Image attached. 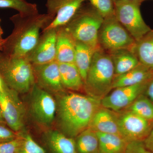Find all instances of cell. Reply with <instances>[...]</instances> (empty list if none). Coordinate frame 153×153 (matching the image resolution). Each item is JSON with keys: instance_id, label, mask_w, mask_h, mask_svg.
Masks as SVG:
<instances>
[{"instance_id": "1", "label": "cell", "mask_w": 153, "mask_h": 153, "mask_svg": "<svg viewBox=\"0 0 153 153\" xmlns=\"http://www.w3.org/2000/svg\"><path fill=\"white\" fill-rule=\"evenodd\" d=\"M59 94L56 114L59 131L74 138L88 128L96 112L101 107L100 100L74 92Z\"/></svg>"}, {"instance_id": "2", "label": "cell", "mask_w": 153, "mask_h": 153, "mask_svg": "<svg viewBox=\"0 0 153 153\" xmlns=\"http://www.w3.org/2000/svg\"><path fill=\"white\" fill-rule=\"evenodd\" d=\"M54 18L48 13L14 15L10 19L14 27L5 39L1 51L12 57H26L36 46L40 30H44Z\"/></svg>"}, {"instance_id": "3", "label": "cell", "mask_w": 153, "mask_h": 153, "mask_svg": "<svg viewBox=\"0 0 153 153\" xmlns=\"http://www.w3.org/2000/svg\"><path fill=\"white\" fill-rule=\"evenodd\" d=\"M114 77V67L110 56L100 48L94 54L84 89L88 95L100 100L112 89Z\"/></svg>"}, {"instance_id": "4", "label": "cell", "mask_w": 153, "mask_h": 153, "mask_svg": "<svg viewBox=\"0 0 153 153\" xmlns=\"http://www.w3.org/2000/svg\"><path fill=\"white\" fill-rule=\"evenodd\" d=\"M103 19L90 4H83L64 27L74 41L87 45L96 51L100 49L98 35Z\"/></svg>"}, {"instance_id": "5", "label": "cell", "mask_w": 153, "mask_h": 153, "mask_svg": "<svg viewBox=\"0 0 153 153\" xmlns=\"http://www.w3.org/2000/svg\"><path fill=\"white\" fill-rule=\"evenodd\" d=\"M0 76L17 93L30 92L36 83L33 65L26 57H12L0 52Z\"/></svg>"}, {"instance_id": "6", "label": "cell", "mask_w": 153, "mask_h": 153, "mask_svg": "<svg viewBox=\"0 0 153 153\" xmlns=\"http://www.w3.org/2000/svg\"><path fill=\"white\" fill-rule=\"evenodd\" d=\"M98 42L101 49L109 52L119 49L132 50L136 41L118 21L114 14L103 19L99 31Z\"/></svg>"}, {"instance_id": "7", "label": "cell", "mask_w": 153, "mask_h": 153, "mask_svg": "<svg viewBox=\"0 0 153 153\" xmlns=\"http://www.w3.org/2000/svg\"><path fill=\"white\" fill-rule=\"evenodd\" d=\"M114 3L116 18L136 41H139L152 30L142 16L140 10L141 3L122 1Z\"/></svg>"}, {"instance_id": "8", "label": "cell", "mask_w": 153, "mask_h": 153, "mask_svg": "<svg viewBox=\"0 0 153 153\" xmlns=\"http://www.w3.org/2000/svg\"><path fill=\"white\" fill-rule=\"evenodd\" d=\"M30 91V110L33 118L44 126L51 125L56 117V101L50 93L36 83Z\"/></svg>"}, {"instance_id": "9", "label": "cell", "mask_w": 153, "mask_h": 153, "mask_svg": "<svg viewBox=\"0 0 153 153\" xmlns=\"http://www.w3.org/2000/svg\"><path fill=\"white\" fill-rule=\"evenodd\" d=\"M18 94L6 84L4 89L0 91V105L6 125L19 133L25 125L26 109Z\"/></svg>"}, {"instance_id": "10", "label": "cell", "mask_w": 153, "mask_h": 153, "mask_svg": "<svg viewBox=\"0 0 153 153\" xmlns=\"http://www.w3.org/2000/svg\"><path fill=\"white\" fill-rule=\"evenodd\" d=\"M117 115L118 123L121 135L129 142L143 141L153 127V120L146 119L128 111Z\"/></svg>"}, {"instance_id": "11", "label": "cell", "mask_w": 153, "mask_h": 153, "mask_svg": "<svg viewBox=\"0 0 153 153\" xmlns=\"http://www.w3.org/2000/svg\"><path fill=\"white\" fill-rule=\"evenodd\" d=\"M149 81L114 88L111 93L100 100L101 106L114 112L126 109L140 95L144 94Z\"/></svg>"}, {"instance_id": "12", "label": "cell", "mask_w": 153, "mask_h": 153, "mask_svg": "<svg viewBox=\"0 0 153 153\" xmlns=\"http://www.w3.org/2000/svg\"><path fill=\"white\" fill-rule=\"evenodd\" d=\"M87 0H47V13L54 19L44 30L64 27L70 22Z\"/></svg>"}, {"instance_id": "13", "label": "cell", "mask_w": 153, "mask_h": 153, "mask_svg": "<svg viewBox=\"0 0 153 153\" xmlns=\"http://www.w3.org/2000/svg\"><path fill=\"white\" fill-rule=\"evenodd\" d=\"M57 29L42 31L36 46L26 56L33 65H42L56 60Z\"/></svg>"}, {"instance_id": "14", "label": "cell", "mask_w": 153, "mask_h": 153, "mask_svg": "<svg viewBox=\"0 0 153 153\" xmlns=\"http://www.w3.org/2000/svg\"><path fill=\"white\" fill-rule=\"evenodd\" d=\"M36 83L49 93L64 92L60 78L59 64L56 60L42 65H33Z\"/></svg>"}, {"instance_id": "15", "label": "cell", "mask_w": 153, "mask_h": 153, "mask_svg": "<svg viewBox=\"0 0 153 153\" xmlns=\"http://www.w3.org/2000/svg\"><path fill=\"white\" fill-rule=\"evenodd\" d=\"M88 128L97 132L121 136L118 123L117 115L112 111L102 106L96 112Z\"/></svg>"}, {"instance_id": "16", "label": "cell", "mask_w": 153, "mask_h": 153, "mask_svg": "<svg viewBox=\"0 0 153 153\" xmlns=\"http://www.w3.org/2000/svg\"><path fill=\"white\" fill-rule=\"evenodd\" d=\"M56 49L58 63H74L75 41L64 27L57 28Z\"/></svg>"}, {"instance_id": "17", "label": "cell", "mask_w": 153, "mask_h": 153, "mask_svg": "<svg viewBox=\"0 0 153 153\" xmlns=\"http://www.w3.org/2000/svg\"><path fill=\"white\" fill-rule=\"evenodd\" d=\"M153 78V70L140 63L133 69L121 75L115 76L112 88L136 85Z\"/></svg>"}, {"instance_id": "18", "label": "cell", "mask_w": 153, "mask_h": 153, "mask_svg": "<svg viewBox=\"0 0 153 153\" xmlns=\"http://www.w3.org/2000/svg\"><path fill=\"white\" fill-rule=\"evenodd\" d=\"M108 53L113 64L114 76L128 72L140 63L136 55L131 49H117Z\"/></svg>"}, {"instance_id": "19", "label": "cell", "mask_w": 153, "mask_h": 153, "mask_svg": "<svg viewBox=\"0 0 153 153\" xmlns=\"http://www.w3.org/2000/svg\"><path fill=\"white\" fill-rule=\"evenodd\" d=\"M45 137L47 146L52 153H77L74 138L59 131H49Z\"/></svg>"}, {"instance_id": "20", "label": "cell", "mask_w": 153, "mask_h": 153, "mask_svg": "<svg viewBox=\"0 0 153 153\" xmlns=\"http://www.w3.org/2000/svg\"><path fill=\"white\" fill-rule=\"evenodd\" d=\"M60 78L65 89L78 91L84 89V83L76 65L73 63H58Z\"/></svg>"}, {"instance_id": "21", "label": "cell", "mask_w": 153, "mask_h": 153, "mask_svg": "<svg viewBox=\"0 0 153 153\" xmlns=\"http://www.w3.org/2000/svg\"><path fill=\"white\" fill-rule=\"evenodd\" d=\"M132 50L140 63L153 70V30L136 41Z\"/></svg>"}, {"instance_id": "22", "label": "cell", "mask_w": 153, "mask_h": 153, "mask_svg": "<svg viewBox=\"0 0 153 153\" xmlns=\"http://www.w3.org/2000/svg\"><path fill=\"white\" fill-rule=\"evenodd\" d=\"M101 153H125L128 142L115 134L97 132Z\"/></svg>"}, {"instance_id": "23", "label": "cell", "mask_w": 153, "mask_h": 153, "mask_svg": "<svg viewBox=\"0 0 153 153\" xmlns=\"http://www.w3.org/2000/svg\"><path fill=\"white\" fill-rule=\"evenodd\" d=\"M95 51L87 45L75 41L74 63L78 68L84 83Z\"/></svg>"}, {"instance_id": "24", "label": "cell", "mask_w": 153, "mask_h": 153, "mask_svg": "<svg viewBox=\"0 0 153 153\" xmlns=\"http://www.w3.org/2000/svg\"><path fill=\"white\" fill-rule=\"evenodd\" d=\"M77 153H98L99 144L96 132L89 128L74 138Z\"/></svg>"}, {"instance_id": "25", "label": "cell", "mask_w": 153, "mask_h": 153, "mask_svg": "<svg viewBox=\"0 0 153 153\" xmlns=\"http://www.w3.org/2000/svg\"><path fill=\"white\" fill-rule=\"evenodd\" d=\"M126 110L148 120H153V102L144 94L140 95Z\"/></svg>"}, {"instance_id": "26", "label": "cell", "mask_w": 153, "mask_h": 153, "mask_svg": "<svg viewBox=\"0 0 153 153\" xmlns=\"http://www.w3.org/2000/svg\"><path fill=\"white\" fill-rule=\"evenodd\" d=\"M0 8L14 9L22 15L38 13V6L26 0H0Z\"/></svg>"}, {"instance_id": "27", "label": "cell", "mask_w": 153, "mask_h": 153, "mask_svg": "<svg viewBox=\"0 0 153 153\" xmlns=\"http://www.w3.org/2000/svg\"><path fill=\"white\" fill-rule=\"evenodd\" d=\"M22 138L18 153H46L44 149L29 134L19 133Z\"/></svg>"}, {"instance_id": "28", "label": "cell", "mask_w": 153, "mask_h": 153, "mask_svg": "<svg viewBox=\"0 0 153 153\" xmlns=\"http://www.w3.org/2000/svg\"><path fill=\"white\" fill-rule=\"evenodd\" d=\"M90 4L103 18L111 16L115 14L114 0H87Z\"/></svg>"}, {"instance_id": "29", "label": "cell", "mask_w": 153, "mask_h": 153, "mask_svg": "<svg viewBox=\"0 0 153 153\" xmlns=\"http://www.w3.org/2000/svg\"><path fill=\"white\" fill-rule=\"evenodd\" d=\"M15 139L0 143V153H18L21 146L22 138L19 134Z\"/></svg>"}, {"instance_id": "30", "label": "cell", "mask_w": 153, "mask_h": 153, "mask_svg": "<svg viewBox=\"0 0 153 153\" xmlns=\"http://www.w3.org/2000/svg\"><path fill=\"white\" fill-rule=\"evenodd\" d=\"M125 153H153L145 147L143 141L129 142L128 143Z\"/></svg>"}, {"instance_id": "31", "label": "cell", "mask_w": 153, "mask_h": 153, "mask_svg": "<svg viewBox=\"0 0 153 153\" xmlns=\"http://www.w3.org/2000/svg\"><path fill=\"white\" fill-rule=\"evenodd\" d=\"M19 133L11 128H7L5 124H0V143L9 141L19 136Z\"/></svg>"}, {"instance_id": "32", "label": "cell", "mask_w": 153, "mask_h": 153, "mask_svg": "<svg viewBox=\"0 0 153 153\" xmlns=\"http://www.w3.org/2000/svg\"><path fill=\"white\" fill-rule=\"evenodd\" d=\"M145 147L153 152V127L147 137L143 141Z\"/></svg>"}, {"instance_id": "33", "label": "cell", "mask_w": 153, "mask_h": 153, "mask_svg": "<svg viewBox=\"0 0 153 153\" xmlns=\"http://www.w3.org/2000/svg\"><path fill=\"white\" fill-rule=\"evenodd\" d=\"M144 94L153 102V78L149 81Z\"/></svg>"}, {"instance_id": "34", "label": "cell", "mask_w": 153, "mask_h": 153, "mask_svg": "<svg viewBox=\"0 0 153 153\" xmlns=\"http://www.w3.org/2000/svg\"><path fill=\"white\" fill-rule=\"evenodd\" d=\"M6 84L4 81L1 76H0V91H3L4 89Z\"/></svg>"}, {"instance_id": "35", "label": "cell", "mask_w": 153, "mask_h": 153, "mask_svg": "<svg viewBox=\"0 0 153 153\" xmlns=\"http://www.w3.org/2000/svg\"><path fill=\"white\" fill-rule=\"evenodd\" d=\"M0 122L6 124L4 120V117H3L2 111L1 108V105H0Z\"/></svg>"}, {"instance_id": "36", "label": "cell", "mask_w": 153, "mask_h": 153, "mask_svg": "<svg viewBox=\"0 0 153 153\" xmlns=\"http://www.w3.org/2000/svg\"><path fill=\"white\" fill-rule=\"evenodd\" d=\"M134 1L140 3H142L144 1H145L147 0H114V1Z\"/></svg>"}, {"instance_id": "37", "label": "cell", "mask_w": 153, "mask_h": 153, "mask_svg": "<svg viewBox=\"0 0 153 153\" xmlns=\"http://www.w3.org/2000/svg\"><path fill=\"white\" fill-rule=\"evenodd\" d=\"M5 39H3V38H0V51H1L2 48L3 44L4 42Z\"/></svg>"}, {"instance_id": "38", "label": "cell", "mask_w": 153, "mask_h": 153, "mask_svg": "<svg viewBox=\"0 0 153 153\" xmlns=\"http://www.w3.org/2000/svg\"><path fill=\"white\" fill-rule=\"evenodd\" d=\"M1 19H0V23H1ZM3 33V31L2 29L1 28V25H0V38H2V36Z\"/></svg>"}, {"instance_id": "39", "label": "cell", "mask_w": 153, "mask_h": 153, "mask_svg": "<svg viewBox=\"0 0 153 153\" xmlns=\"http://www.w3.org/2000/svg\"><path fill=\"white\" fill-rule=\"evenodd\" d=\"M0 124H5L2 123H1V122H0Z\"/></svg>"}, {"instance_id": "40", "label": "cell", "mask_w": 153, "mask_h": 153, "mask_svg": "<svg viewBox=\"0 0 153 153\" xmlns=\"http://www.w3.org/2000/svg\"><path fill=\"white\" fill-rule=\"evenodd\" d=\"M98 153H101L100 152H99Z\"/></svg>"}]
</instances>
